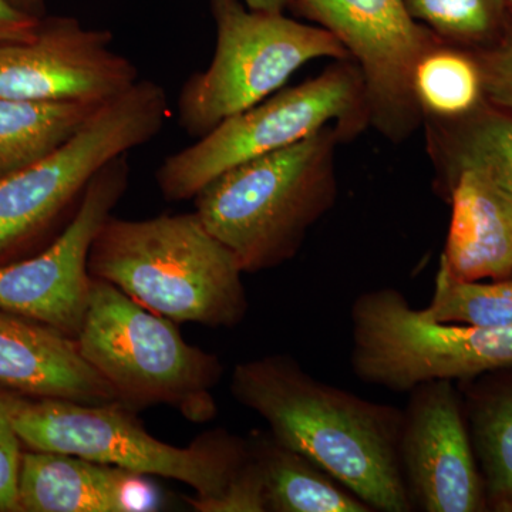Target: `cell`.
Here are the masks:
<instances>
[{
    "label": "cell",
    "instance_id": "4316f807",
    "mask_svg": "<svg viewBox=\"0 0 512 512\" xmlns=\"http://www.w3.org/2000/svg\"><path fill=\"white\" fill-rule=\"evenodd\" d=\"M248 9L264 13H285L296 0H242Z\"/></svg>",
    "mask_w": 512,
    "mask_h": 512
},
{
    "label": "cell",
    "instance_id": "8992f818",
    "mask_svg": "<svg viewBox=\"0 0 512 512\" xmlns=\"http://www.w3.org/2000/svg\"><path fill=\"white\" fill-rule=\"evenodd\" d=\"M330 124L345 143L370 127L365 84L352 59L333 60L313 79L279 90L165 158L156 173L158 190L165 201L194 200L229 168L299 143Z\"/></svg>",
    "mask_w": 512,
    "mask_h": 512
},
{
    "label": "cell",
    "instance_id": "6da1fadb",
    "mask_svg": "<svg viewBox=\"0 0 512 512\" xmlns=\"http://www.w3.org/2000/svg\"><path fill=\"white\" fill-rule=\"evenodd\" d=\"M231 392L279 443L318 464L373 512L414 510L400 463L403 410L323 383L288 355L238 363Z\"/></svg>",
    "mask_w": 512,
    "mask_h": 512
},
{
    "label": "cell",
    "instance_id": "ac0fdd59",
    "mask_svg": "<svg viewBox=\"0 0 512 512\" xmlns=\"http://www.w3.org/2000/svg\"><path fill=\"white\" fill-rule=\"evenodd\" d=\"M248 440L264 481L266 512H373L318 464L271 433L255 431Z\"/></svg>",
    "mask_w": 512,
    "mask_h": 512
},
{
    "label": "cell",
    "instance_id": "7402d4cb",
    "mask_svg": "<svg viewBox=\"0 0 512 512\" xmlns=\"http://www.w3.org/2000/svg\"><path fill=\"white\" fill-rule=\"evenodd\" d=\"M414 20L443 42L481 50L493 46L512 20L507 0H404Z\"/></svg>",
    "mask_w": 512,
    "mask_h": 512
},
{
    "label": "cell",
    "instance_id": "277c9868",
    "mask_svg": "<svg viewBox=\"0 0 512 512\" xmlns=\"http://www.w3.org/2000/svg\"><path fill=\"white\" fill-rule=\"evenodd\" d=\"M89 271L177 325L234 328L248 313L244 271L195 211L146 220L111 215L94 239Z\"/></svg>",
    "mask_w": 512,
    "mask_h": 512
},
{
    "label": "cell",
    "instance_id": "ba28073f",
    "mask_svg": "<svg viewBox=\"0 0 512 512\" xmlns=\"http://www.w3.org/2000/svg\"><path fill=\"white\" fill-rule=\"evenodd\" d=\"M350 322L353 375L392 392L409 393L433 380L467 382L512 366V326L431 322L394 288L360 293Z\"/></svg>",
    "mask_w": 512,
    "mask_h": 512
},
{
    "label": "cell",
    "instance_id": "ffe728a7",
    "mask_svg": "<svg viewBox=\"0 0 512 512\" xmlns=\"http://www.w3.org/2000/svg\"><path fill=\"white\" fill-rule=\"evenodd\" d=\"M413 93L423 121L453 123L487 106L483 69L476 50L440 40L420 57Z\"/></svg>",
    "mask_w": 512,
    "mask_h": 512
},
{
    "label": "cell",
    "instance_id": "8fae6325",
    "mask_svg": "<svg viewBox=\"0 0 512 512\" xmlns=\"http://www.w3.org/2000/svg\"><path fill=\"white\" fill-rule=\"evenodd\" d=\"M434 188L451 205L440 265L457 278H512V181L493 158L446 128L423 123Z\"/></svg>",
    "mask_w": 512,
    "mask_h": 512
},
{
    "label": "cell",
    "instance_id": "83f0119b",
    "mask_svg": "<svg viewBox=\"0 0 512 512\" xmlns=\"http://www.w3.org/2000/svg\"><path fill=\"white\" fill-rule=\"evenodd\" d=\"M9 2L29 15L45 18L46 0H9Z\"/></svg>",
    "mask_w": 512,
    "mask_h": 512
},
{
    "label": "cell",
    "instance_id": "4fadbf2b",
    "mask_svg": "<svg viewBox=\"0 0 512 512\" xmlns=\"http://www.w3.org/2000/svg\"><path fill=\"white\" fill-rule=\"evenodd\" d=\"M110 30L67 16L42 18L29 42L0 43V97L107 103L140 80L136 64L111 49Z\"/></svg>",
    "mask_w": 512,
    "mask_h": 512
},
{
    "label": "cell",
    "instance_id": "e0dca14e",
    "mask_svg": "<svg viewBox=\"0 0 512 512\" xmlns=\"http://www.w3.org/2000/svg\"><path fill=\"white\" fill-rule=\"evenodd\" d=\"M457 384L488 511L512 512V366Z\"/></svg>",
    "mask_w": 512,
    "mask_h": 512
},
{
    "label": "cell",
    "instance_id": "2e32d148",
    "mask_svg": "<svg viewBox=\"0 0 512 512\" xmlns=\"http://www.w3.org/2000/svg\"><path fill=\"white\" fill-rule=\"evenodd\" d=\"M19 510L26 512L156 511L158 497L140 474L50 451L22 454Z\"/></svg>",
    "mask_w": 512,
    "mask_h": 512
},
{
    "label": "cell",
    "instance_id": "3957f363",
    "mask_svg": "<svg viewBox=\"0 0 512 512\" xmlns=\"http://www.w3.org/2000/svg\"><path fill=\"white\" fill-rule=\"evenodd\" d=\"M343 143L330 124L229 168L195 195V214L244 274L278 268L298 255L338 198L336 150Z\"/></svg>",
    "mask_w": 512,
    "mask_h": 512
},
{
    "label": "cell",
    "instance_id": "7c38bea8",
    "mask_svg": "<svg viewBox=\"0 0 512 512\" xmlns=\"http://www.w3.org/2000/svg\"><path fill=\"white\" fill-rule=\"evenodd\" d=\"M127 156L94 177L67 227L39 255L0 266V309L76 339L92 295L90 251L128 187Z\"/></svg>",
    "mask_w": 512,
    "mask_h": 512
},
{
    "label": "cell",
    "instance_id": "d6986e66",
    "mask_svg": "<svg viewBox=\"0 0 512 512\" xmlns=\"http://www.w3.org/2000/svg\"><path fill=\"white\" fill-rule=\"evenodd\" d=\"M103 104L0 97V177L23 170L55 151Z\"/></svg>",
    "mask_w": 512,
    "mask_h": 512
},
{
    "label": "cell",
    "instance_id": "52a82bcc",
    "mask_svg": "<svg viewBox=\"0 0 512 512\" xmlns=\"http://www.w3.org/2000/svg\"><path fill=\"white\" fill-rule=\"evenodd\" d=\"M214 56L185 80L177 100L178 126L200 138L222 121L284 89L305 64L350 59L328 30L285 13L248 9L242 0H211Z\"/></svg>",
    "mask_w": 512,
    "mask_h": 512
},
{
    "label": "cell",
    "instance_id": "9c48e42d",
    "mask_svg": "<svg viewBox=\"0 0 512 512\" xmlns=\"http://www.w3.org/2000/svg\"><path fill=\"white\" fill-rule=\"evenodd\" d=\"M168 116L167 94L138 80L107 101L72 138L37 163L0 177V258L79 205L97 174L150 143Z\"/></svg>",
    "mask_w": 512,
    "mask_h": 512
},
{
    "label": "cell",
    "instance_id": "5b68a950",
    "mask_svg": "<svg viewBox=\"0 0 512 512\" xmlns=\"http://www.w3.org/2000/svg\"><path fill=\"white\" fill-rule=\"evenodd\" d=\"M76 340L84 359L131 409L165 404L194 423L217 416L211 393L224 370L220 359L185 342L177 323L110 282L93 278Z\"/></svg>",
    "mask_w": 512,
    "mask_h": 512
},
{
    "label": "cell",
    "instance_id": "44dd1931",
    "mask_svg": "<svg viewBox=\"0 0 512 512\" xmlns=\"http://www.w3.org/2000/svg\"><path fill=\"white\" fill-rule=\"evenodd\" d=\"M420 312L431 322L508 328L512 326V278L468 281L439 265L431 301Z\"/></svg>",
    "mask_w": 512,
    "mask_h": 512
},
{
    "label": "cell",
    "instance_id": "cb8c5ba5",
    "mask_svg": "<svg viewBox=\"0 0 512 512\" xmlns=\"http://www.w3.org/2000/svg\"><path fill=\"white\" fill-rule=\"evenodd\" d=\"M476 53L483 69L487 103L512 116V20L500 40Z\"/></svg>",
    "mask_w": 512,
    "mask_h": 512
},
{
    "label": "cell",
    "instance_id": "5bb4252c",
    "mask_svg": "<svg viewBox=\"0 0 512 512\" xmlns=\"http://www.w3.org/2000/svg\"><path fill=\"white\" fill-rule=\"evenodd\" d=\"M409 393L399 453L413 507L424 512L488 511L458 384L433 380Z\"/></svg>",
    "mask_w": 512,
    "mask_h": 512
},
{
    "label": "cell",
    "instance_id": "603a6c76",
    "mask_svg": "<svg viewBox=\"0 0 512 512\" xmlns=\"http://www.w3.org/2000/svg\"><path fill=\"white\" fill-rule=\"evenodd\" d=\"M424 123V121H423ZM453 136L466 141L493 158L512 181V116L495 107L484 106L473 116L453 123H439Z\"/></svg>",
    "mask_w": 512,
    "mask_h": 512
},
{
    "label": "cell",
    "instance_id": "9a60e30c",
    "mask_svg": "<svg viewBox=\"0 0 512 512\" xmlns=\"http://www.w3.org/2000/svg\"><path fill=\"white\" fill-rule=\"evenodd\" d=\"M0 386L32 397L120 402L113 387L84 359L76 339L3 309Z\"/></svg>",
    "mask_w": 512,
    "mask_h": 512
},
{
    "label": "cell",
    "instance_id": "484cf974",
    "mask_svg": "<svg viewBox=\"0 0 512 512\" xmlns=\"http://www.w3.org/2000/svg\"><path fill=\"white\" fill-rule=\"evenodd\" d=\"M40 20L16 8L9 0H0V43L29 42L36 36Z\"/></svg>",
    "mask_w": 512,
    "mask_h": 512
},
{
    "label": "cell",
    "instance_id": "30bf717a",
    "mask_svg": "<svg viewBox=\"0 0 512 512\" xmlns=\"http://www.w3.org/2000/svg\"><path fill=\"white\" fill-rule=\"evenodd\" d=\"M291 12L328 30L359 67L370 127L400 144L423 126L413 73L441 39L412 18L404 0H296Z\"/></svg>",
    "mask_w": 512,
    "mask_h": 512
},
{
    "label": "cell",
    "instance_id": "7a4b0ae2",
    "mask_svg": "<svg viewBox=\"0 0 512 512\" xmlns=\"http://www.w3.org/2000/svg\"><path fill=\"white\" fill-rule=\"evenodd\" d=\"M10 419L30 450L70 454L140 474L180 481L200 512H266L264 481L249 440L208 431L188 447L151 436L120 402L83 403L6 389Z\"/></svg>",
    "mask_w": 512,
    "mask_h": 512
},
{
    "label": "cell",
    "instance_id": "f1b7e54d",
    "mask_svg": "<svg viewBox=\"0 0 512 512\" xmlns=\"http://www.w3.org/2000/svg\"><path fill=\"white\" fill-rule=\"evenodd\" d=\"M507 2H508V5H510L511 9H512V0H507Z\"/></svg>",
    "mask_w": 512,
    "mask_h": 512
},
{
    "label": "cell",
    "instance_id": "d4e9b609",
    "mask_svg": "<svg viewBox=\"0 0 512 512\" xmlns=\"http://www.w3.org/2000/svg\"><path fill=\"white\" fill-rule=\"evenodd\" d=\"M20 441L10 419L6 389L0 386V512L19 510Z\"/></svg>",
    "mask_w": 512,
    "mask_h": 512
}]
</instances>
